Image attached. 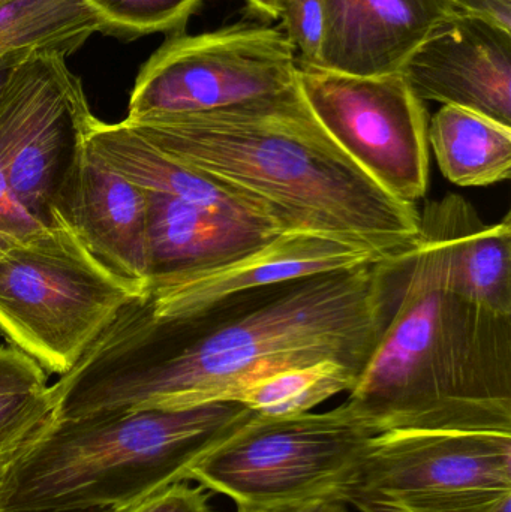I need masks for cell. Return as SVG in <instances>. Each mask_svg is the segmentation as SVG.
<instances>
[{"instance_id": "cell-29", "label": "cell", "mask_w": 511, "mask_h": 512, "mask_svg": "<svg viewBox=\"0 0 511 512\" xmlns=\"http://www.w3.org/2000/svg\"><path fill=\"white\" fill-rule=\"evenodd\" d=\"M254 14L266 20H279L281 18L282 0H245Z\"/></svg>"}, {"instance_id": "cell-24", "label": "cell", "mask_w": 511, "mask_h": 512, "mask_svg": "<svg viewBox=\"0 0 511 512\" xmlns=\"http://www.w3.org/2000/svg\"><path fill=\"white\" fill-rule=\"evenodd\" d=\"M122 512H212L203 487H191L186 481L171 484Z\"/></svg>"}, {"instance_id": "cell-13", "label": "cell", "mask_w": 511, "mask_h": 512, "mask_svg": "<svg viewBox=\"0 0 511 512\" xmlns=\"http://www.w3.org/2000/svg\"><path fill=\"white\" fill-rule=\"evenodd\" d=\"M320 68L375 77L401 72L426 36L456 11L452 0H321Z\"/></svg>"}, {"instance_id": "cell-5", "label": "cell", "mask_w": 511, "mask_h": 512, "mask_svg": "<svg viewBox=\"0 0 511 512\" xmlns=\"http://www.w3.org/2000/svg\"><path fill=\"white\" fill-rule=\"evenodd\" d=\"M69 230H41L0 255V333L45 372H71L140 297Z\"/></svg>"}, {"instance_id": "cell-3", "label": "cell", "mask_w": 511, "mask_h": 512, "mask_svg": "<svg viewBox=\"0 0 511 512\" xmlns=\"http://www.w3.org/2000/svg\"><path fill=\"white\" fill-rule=\"evenodd\" d=\"M372 432L511 433V316L456 294L419 237L392 319L344 403Z\"/></svg>"}, {"instance_id": "cell-10", "label": "cell", "mask_w": 511, "mask_h": 512, "mask_svg": "<svg viewBox=\"0 0 511 512\" xmlns=\"http://www.w3.org/2000/svg\"><path fill=\"white\" fill-rule=\"evenodd\" d=\"M297 86L324 131L387 194L411 206L425 197L428 113L401 72L360 77L297 63Z\"/></svg>"}, {"instance_id": "cell-18", "label": "cell", "mask_w": 511, "mask_h": 512, "mask_svg": "<svg viewBox=\"0 0 511 512\" xmlns=\"http://www.w3.org/2000/svg\"><path fill=\"white\" fill-rule=\"evenodd\" d=\"M428 143L441 173L455 185L480 188L510 179V126L443 105L429 120Z\"/></svg>"}, {"instance_id": "cell-14", "label": "cell", "mask_w": 511, "mask_h": 512, "mask_svg": "<svg viewBox=\"0 0 511 512\" xmlns=\"http://www.w3.org/2000/svg\"><path fill=\"white\" fill-rule=\"evenodd\" d=\"M419 237L437 246L447 285L467 300L511 316V219L485 224L458 194L419 210Z\"/></svg>"}, {"instance_id": "cell-22", "label": "cell", "mask_w": 511, "mask_h": 512, "mask_svg": "<svg viewBox=\"0 0 511 512\" xmlns=\"http://www.w3.org/2000/svg\"><path fill=\"white\" fill-rule=\"evenodd\" d=\"M53 420L50 385L0 391V459L18 456Z\"/></svg>"}, {"instance_id": "cell-31", "label": "cell", "mask_w": 511, "mask_h": 512, "mask_svg": "<svg viewBox=\"0 0 511 512\" xmlns=\"http://www.w3.org/2000/svg\"><path fill=\"white\" fill-rule=\"evenodd\" d=\"M23 60H0V92H2L3 86H5L12 69H14L18 63L23 62Z\"/></svg>"}, {"instance_id": "cell-17", "label": "cell", "mask_w": 511, "mask_h": 512, "mask_svg": "<svg viewBox=\"0 0 511 512\" xmlns=\"http://www.w3.org/2000/svg\"><path fill=\"white\" fill-rule=\"evenodd\" d=\"M87 144L144 191L171 195L210 212L284 231L263 207L159 152L125 122L95 119Z\"/></svg>"}, {"instance_id": "cell-4", "label": "cell", "mask_w": 511, "mask_h": 512, "mask_svg": "<svg viewBox=\"0 0 511 512\" xmlns=\"http://www.w3.org/2000/svg\"><path fill=\"white\" fill-rule=\"evenodd\" d=\"M252 415L215 402L53 420L9 465L0 511L131 507L186 481Z\"/></svg>"}, {"instance_id": "cell-8", "label": "cell", "mask_w": 511, "mask_h": 512, "mask_svg": "<svg viewBox=\"0 0 511 512\" xmlns=\"http://www.w3.org/2000/svg\"><path fill=\"white\" fill-rule=\"evenodd\" d=\"M341 501L362 512H511V433H380Z\"/></svg>"}, {"instance_id": "cell-28", "label": "cell", "mask_w": 511, "mask_h": 512, "mask_svg": "<svg viewBox=\"0 0 511 512\" xmlns=\"http://www.w3.org/2000/svg\"><path fill=\"white\" fill-rule=\"evenodd\" d=\"M237 512H347V508L341 501H315L273 508L237 507Z\"/></svg>"}, {"instance_id": "cell-7", "label": "cell", "mask_w": 511, "mask_h": 512, "mask_svg": "<svg viewBox=\"0 0 511 512\" xmlns=\"http://www.w3.org/2000/svg\"><path fill=\"white\" fill-rule=\"evenodd\" d=\"M65 59L36 53L12 69L0 92V165L12 194L39 227L74 233L96 117Z\"/></svg>"}, {"instance_id": "cell-1", "label": "cell", "mask_w": 511, "mask_h": 512, "mask_svg": "<svg viewBox=\"0 0 511 512\" xmlns=\"http://www.w3.org/2000/svg\"><path fill=\"white\" fill-rule=\"evenodd\" d=\"M413 255L237 292L194 310L132 298L50 385L54 420L231 402L252 382L321 361L360 378Z\"/></svg>"}, {"instance_id": "cell-21", "label": "cell", "mask_w": 511, "mask_h": 512, "mask_svg": "<svg viewBox=\"0 0 511 512\" xmlns=\"http://www.w3.org/2000/svg\"><path fill=\"white\" fill-rule=\"evenodd\" d=\"M107 35L132 39L150 33H183L204 0H84Z\"/></svg>"}, {"instance_id": "cell-2", "label": "cell", "mask_w": 511, "mask_h": 512, "mask_svg": "<svg viewBox=\"0 0 511 512\" xmlns=\"http://www.w3.org/2000/svg\"><path fill=\"white\" fill-rule=\"evenodd\" d=\"M174 161L263 207L284 231L407 258L419 209L378 186L315 119L299 86L245 104L123 120Z\"/></svg>"}, {"instance_id": "cell-12", "label": "cell", "mask_w": 511, "mask_h": 512, "mask_svg": "<svg viewBox=\"0 0 511 512\" xmlns=\"http://www.w3.org/2000/svg\"><path fill=\"white\" fill-rule=\"evenodd\" d=\"M383 261L396 259L333 237L282 231L224 264L144 294L165 309L194 310L237 292Z\"/></svg>"}, {"instance_id": "cell-20", "label": "cell", "mask_w": 511, "mask_h": 512, "mask_svg": "<svg viewBox=\"0 0 511 512\" xmlns=\"http://www.w3.org/2000/svg\"><path fill=\"white\" fill-rule=\"evenodd\" d=\"M359 375L335 361L284 370L252 382L234 394L240 403L263 417H290L311 412L330 397L351 391Z\"/></svg>"}, {"instance_id": "cell-19", "label": "cell", "mask_w": 511, "mask_h": 512, "mask_svg": "<svg viewBox=\"0 0 511 512\" xmlns=\"http://www.w3.org/2000/svg\"><path fill=\"white\" fill-rule=\"evenodd\" d=\"M96 32H104V24L84 0L0 2V60L36 53L66 57Z\"/></svg>"}, {"instance_id": "cell-32", "label": "cell", "mask_w": 511, "mask_h": 512, "mask_svg": "<svg viewBox=\"0 0 511 512\" xmlns=\"http://www.w3.org/2000/svg\"><path fill=\"white\" fill-rule=\"evenodd\" d=\"M15 457H6V459H0V489H2L3 481H5L6 472H8L9 465H11V462L15 459Z\"/></svg>"}, {"instance_id": "cell-16", "label": "cell", "mask_w": 511, "mask_h": 512, "mask_svg": "<svg viewBox=\"0 0 511 512\" xmlns=\"http://www.w3.org/2000/svg\"><path fill=\"white\" fill-rule=\"evenodd\" d=\"M74 234L96 261L144 294L149 279L146 192L89 144Z\"/></svg>"}, {"instance_id": "cell-33", "label": "cell", "mask_w": 511, "mask_h": 512, "mask_svg": "<svg viewBox=\"0 0 511 512\" xmlns=\"http://www.w3.org/2000/svg\"><path fill=\"white\" fill-rule=\"evenodd\" d=\"M0 2H5V0H0Z\"/></svg>"}, {"instance_id": "cell-25", "label": "cell", "mask_w": 511, "mask_h": 512, "mask_svg": "<svg viewBox=\"0 0 511 512\" xmlns=\"http://www.w3.org/2000/svg\"><path fill=\"white\" fill-rule=\"evenodd\" d=\"M41 230L45 228L33 221L12 194L0 165V255Z\"/></svg>"}, {"instance_id": "cell-30", "label": "cell", "mask_w": 511, "mask_h": 512, "mask_svg": "<svg viewBox=\"0 0 511 512\" xmlns=\"http://www.w3.org/2000/svg\"><path fill=\"white\" fill-rule=\"evenodd\" d=\"M125 510V508H123ZM120 508L98 507V508H75V510H20V511H0V512H122Z\"/></svg>"}, {"instance_id": "cell-27", "label": "cell", "mask_w": 511, "mask_h": 512, "mask_svg": "<svg viewBox=\"0 0 511 512\" xmlns=\"http://www.w3.org/2000/svg\"><path fill=\"white\" fill-rule=\"evenodd\" d=\"M452 2L462 11L486 15L511 29V0H452Z\"/></svg>"}, {"instance_id": "cell-9", "label": "cell", "mask_w": 511, "mask_h": 512, "mask_svg": "<svg viewBox=\"0 0 511 512\" xmlns=\"http://www.w3.org/2000/svg\"><path fill=\"white\" fill-rule=\"evenodd\" d=\"M296 86V53L281 27L240 23L177 33L141 66L125 120L206 113Z\"/></svg>"}, {"instance_id": "cell-11", "label": "cell", "mask_w": 511, "mask_h": 512, "mask_svg": "<svg viewBox=\"0 0 511 512\" xmlns=\"http://www.w3.org/2000/svg\"><path fill=\"white\" fill-rule=\"evenodd\" d=\"M417 98L465 108L511 128V29L456 9L401 68Z\"/></svg>"}, {"instance_id": "cell-6", "label": "cell", "mask_w": 511, "mask_h": 512, "mask_svg": "<svg viewBox=\"0 0 511 512\" xmlns=\"http://www.w3.org/2000/svg\"><path fill=\"white\" fill-rule=\"evenodd\" d=\"M375 436L345 405L290 417L254 412L186 481L228 496L236 507L341 501Z\"/></svg>"}, {"instance_id": "cell-23", "label": "cell", "mask_w": 511, "mask_h": 512, "mask_svg": "<svg viewBox=\"0 0 511 512\" xmlns=\"http://www.w3.org/2000/svg\"><path fill=\"white\" fill-rule=\"evenodd\" d=\"M279 20H282V30L296 53L297 63L321 66L326 29L321 0H282Z\"/></svg>"}, {"instance_id": "cell-26", "label": "cell", "mask_w": 511, "mask_h": 512, "mask_svg": "<svg viewBox=\"0 0 511 512\" xmlns=\"http://www.w3.org/2000/svg\"><path fill=\"white\" fill-rule=\"evenodd\" d=\"M47 372L15 348L0 346V391L47 387Z\"/></svg>"}, {"instance_id": "cell-15", "label": "cell", "mask_w": 511, "mask_h": 512, "mask_svg": "<svg viewBox=\"0 0 511 512\" xmlns=\"http://www.w3.org/2000/svg\"><path fill=\"white\" fill-rule=\"evenodd\" d=\"M146 192L149 279L146 291L245 254L282 231L201 209L171 195Z\"/></svg>"}]
</instances>
